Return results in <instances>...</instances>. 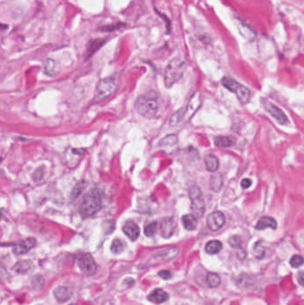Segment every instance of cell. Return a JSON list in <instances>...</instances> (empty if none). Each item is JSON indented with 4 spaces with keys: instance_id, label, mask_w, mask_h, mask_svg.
<instances>
[{
    "instance_id": "32",
    "label": "cell",
    "mask_w": 304,
    "mask_h": 305,
    "mask_svg": "<svg viewBox=\"0 0 304 305\" xmlns=\"http://www.w3.org/2000/svg\"><path fill=\"white\" fill-rule=\"evenodd\" d=\"M104 43H105V40H95L90 41V45H89V48H88V51H89L90 55L94 54L95 51L97 50L100 47L103 45Z\"/></svg>"
},
{
    "instance_id": "11",
    "label": "cell",
    "mask_w": 304,
    "mask_h": 305,
    "mask_svg": "<svg viewBox=\"0 0 304 305\" xmlns=\"http://www.w3.org/2000/svg\"><path fill=\"white\" fill-rule=\"evenodd\" d=\"M84 153H85V150L75 149L71 147L67 148V150L65 152V162L67 165L70 166V168L77 165L81 156L84 155Z\"/></svg>"
},
{
    "instance_id": "39",
    "label": "cell",
    "mask_w": 304,
    "mask_h": 305,
    "mask_svg": "<svg viewBox=\"0 0 304 305\" xmlns=\"http://www.w3.org/2000/svg\"><path fill=\"white\" fill-rule=\"evenodd\" d=\"M111 305V302H110V301H108V302H105V305Z\"/></svg>"
},
{
    "instance_id": "2",
    "label": "cell",
    "mask_w": 304,
    "mask_h": 305,
    "mask_svg": "<svg viewBox=\"0 0 304 305\" xmlns=\"http://www.w3.org/2000/svg\"><path fill=\"white\" fill-rule=\"evenodd\" d=\"M101 208V196L97 190L89 192L80 206V213L82 218H90L95 216Z\"/></svg>"
},
{
    "instance_id": "30",
    "label": "cell",
    "mask_w": 304,
    "mask_h": 305,
    "mask_svg": "<svg viewBox=\"0 0 304 305\" xmlns=\"http://www.w3.org/2000/svg\"><path fill=\"white\" fill-rule=\"evenodd\" d=\"M85 187L86 183L84 181H80V182H79L77 185L75 186L73 190L70 193V198H72V199L77 198V197L83 192Z\"/></svg>"
},
{
    "instance_id": "37",
    "label": "cell",
    "mask_w": 304,
    "mask_h": 305,
    "mask_svg": "<svg viewBox=\"0 0 304 305\" xmlns=\"http://www.w3.org/2000/svg\"><path fill=\"white\" fill-rule=\"evenodd\" d=\"M251 186H252V180L250 179H244L241 182V187L243 188H249Z\"/></svg>"
},
{
    "instance_id": "26",
    "label": "cell",
    "mask_w": 304,
    "mask_h": 305,
    "mask_svg": "<svg viewBox=\"0 0 304 305\" xmlns=\"http://www.w3.org/2000/svg\"><path fill=\"white\" fill-rule=\"evenodd\" d=\"M221 83H222V85L224 86L226 89H228L230 91L234 92V93L240 84L237 81H235V80L231 79V78H229V77L223 78L222 80H221Z\"/></svg>"
},
{
    "instance_id": "8",
    "label": "cell",
    "mask_w": 304,
    "mask_h": 305,
    "mask_svg": "<svg viewBox=\"0 0 304 305\" xmlns=\"http://www.w3.org/2000/svg\"><path fill=\"white\" fill-rule=\"evenodd\" d=\"M226 218L224 214L219 211L211 212L207 217V226L211 231H218L220 230L224 226Z\"/></svg>"
},
{
    "instance_id": "17",
    "label": "cell",
    "mask_w": 304,
    "mask_h": 305,
    "mask_svg": "<svg viewBox=\"0 0 304 305\" xmlns=\"http://www.w3.org/2000/svg\"><path fill=\"white\" fill-rule=\"evenodd\" d=\"M214 144L218 147H231L236 144V140L231 136H220L215 139Z\"/></svg>"
},
{
    "instance_id": "23",
    "label": "cell",
    "mask_w": 304,
    "mask_h": 305,
    "mask_svg": "<svg viewBox=\"0 0 304 305\" xmlns=\"http://www.w3.org/2000/svg\"><path fill=\"white\" fill-rule=\"evenodd\" d=\"M223 186V178L220 174H214L210 179V188L214 192H218Z\"/></svg>"
},
{
    "instance_id": "35",
    "label": "cell",
    "mask_w": 304,
    "mask_h": 305,
    "mask_svg": "<svg viewBox=\"0 0 304 305\" xmlns=\"http://www.w3.org/2000/svg\"><path fill=\"white\" fill-rule=\"evenodd\" d=\"M156 230H157V223L152 222L145 227L144 232H145V235L146 236H153L155 235Z\"/></svg>"
},
{
    "instance_id": "34",
    "label": "cell",
    "mask_w": 304,
    "mask_h": 305,
    "mask_svg": "<svg viewBox=\"0 0 304 305\" xmlns=\"http://www.w3.org/2000/svg\"><path fill=\"white\" fill-rule=\"evenodd\" d=\"M304 263V259L303 256L301 255H294L291 260H290V264L294 268H299Z\"/></svg>"
},
{
    "instance_id": "13",
    "label": "cell",
    "mask_w": 304,
    "mask_h": 305,
    "mask_svg": "<svg viewBox=\"0 0 304 305\" xmlns=\"http://www.w3.org/2000/svg\"><path fill=\"white\" fill-rule=\"evenodd\" d=\"M123 232L131 241H136L140 235V229L138 224L133 221H128L123 226Z\"/></svg>"
},
{
    "instance_id": "6",
    "label": "cell",
    "mask_w": 304,
    "mask_h": 305,
    "mask_svg": "<svg viewBox=\"0 0 304 305\" xmlns=\"http://www.w3.org/2000/svg\"><path fill=\"white\" fill-rule=\"evenodd\" d=\"M78 266L82 273L86 276L94 275L96 270L95 260L90 254L80 255L78 258Z\"/></svg>"
},
{
    "instance_id": "22",
    "label": "cell",
    "mask_w": 304,
    "mask_h": 305,
    "mask_svg": "<svg viewBox=\"0 0 304 305\" xmlns=\"http://www.w3.org/2000/svg\"><path fill=\"white\" fill-rule=\"evenodd\" d=\"M222 249V243L219 240H211L205 245V251L209 255H216Z\"/></svg>"
},
{
    "instance_id": "7",
    "label": "cell",
    "mask_w": 304,
    "mask_h": 305,
    "mask_svg": "<svg viewBox=\"0 0 304 305\" xmlns=\"http://www.w3.org/2000/svg\"><path fill=\"white\" fill-rule=\"evenodd\" d=\"M202 105V97L199 92H195L194 95L191 96L188 104L185 108L184 116L182 122H187L195 115V113L198 111L200 106Z\"/></svg>"
},
{
    "instance_id": "5",
    "label": "cell",
    "mask_w": 304,
    "mask_h": 305,
    "mask_svg": "<svg viewBox=\"0 0 304 305\" xmlns=\"http://www.w3.org/2000/svg\"><path fill=\"white\" fill-rule=\"evenodd\" d=\"M190 200L191 204V211L192 214L196 218H201L205 214V201L203 198L202 192L198 187L193 186L189 190Z\"/></svg>"
},
{
    "instance_id": "9",
    "label": "cell",
    "mask_w": 304,
    "mask_h": 305,
    "mask_svg": "<svg viewBox=\"0 0 304 305\" xmlns=\"http://www.w3.org/2000/svg\"><path fill=\"white\" fill-rule=\"evenodd\" d=\"M266 109H267V112L269 113V115H271L274 119H276L280 124L285 125V124L289 123V120H288L286 115L277 105L268 102V103H266Z\"/></svg>"
},
{
    "instance_id": "31",
    "label": "cell",
    "mask_w": 304,
    "mask_h": 305,
    "mask_svg": "<svg viewBox=\"0 0 304 305\" xmlns=\"http://www.w3.org/2000/svg\"><path fill=\"white\" fill-rule=\"evenodd\" d=\"M185 109L178 111L177 113H175L174 115L171 116L170 120V124L171 126L178 125L180 121L183 120V116H184Z\"/></svg>"
},
{
    "instance_id": "19",
    "label": "cell",
    "mask_w": 304,
    "mask_h": 305,
    "mask_svg": "<svg viewBox=\"0 0 304 305\" xmlns=\"http://www.w3.org/2000/svg\"><path fill=\"white\" fill-rule=\"evenodd\" d=\"M205 163L206 169L210 171V172H215L216 170H218V169H219V159L215 155H207L205 157Z\"/></svg>"
},
{
    "instance_id": "38",
    "label": "cell",
    "mask_w": 304,
    "mask_h": 305,
    "mask_svg": "<svg viewBox=\"0 0 304 305\" xmlns=\"http://www.w3.org/2000/svg\"><path fill=\"white\" fill-rule=\"evenodd\" d=\"M298 281L301 285H304V271H301L298 274Z\"/></svg>"
},
{
    "instance_id": "24",
    "label": "cell",
    "mask_w": 304,
    "mask_h": 305,
    "mask_svg": "<svg viewBox=\"0 0 304 305\" xmlns=\"http://www.w3.org/2000/svg\"><path fill=\"white\" fill-rule=\"evenodd\" d=\"M266 254V245L263 241H258L254 246V255L256 259L264 258Z\"/></svg>"
},
{
    "instance_id": "27",
    "label": "cell",
    "mask_w": 304,
    "mask_h": 305,
    "mask_svg": "<svg viewBox=\"0 0 304 305\" xmlns=\"http://www.w3.org/2000/svg\"><path fill=\"white\" fill-rule=\"evenodd\" d=\"M206 281L210 287H217L220 284L221 280H220V277L216 273H208Z\"/></svg>"
},
{
    "instance_id": "4",
    "label": "cell",
    "mask_w": 304,
    "mask_h": 305,
    "mask_svg": "<svg viewBox=\"0 0 304 305\" xmlns=\"http://www.w3.org/2000/svg\"><path fill=\"white\" fill-rule=\"evenodd\" d=\"M117 89V81L115 78H105L100 80L95 90L94 102L98 103L113 95Z\"/></svg>"
},
{
    "instance_id": "29",
    "label": "cell",
    "mask_w": 304,
    "mask_h": 305,
    "mask_svg": "<svg viewBox=\"0 0 304 305\" xmlns=\"http://www.w3.org/2000/svg\"><path fill=\"white\" fill-rule=\"evenodd\" d=\"M177 143H178V138H177V136L170 135L165 137L164 139L161 141L160 145H161V146L167 147V146H170V145L172 146V145H176Z\"/></svg>"
},
{
    "instance_id": "36",
    "label": "cell",
    "mask_w": 304,
    "mask_h": 305,
    "mask_svg": "<svg viewBox=\"0 0 304 305\" xmlns=\"http://www.w3.org/2000/svg\"><path fill=\"white\" fill-rule=\"evenodd\" d=\"M159 276L162 278V279H164V280H170V278H171V272L169 271V270H162V271H160Z\"/></svg>"
},
{
    "instance_id": "28",
    "label": "cell",
    "mask_w": 304,
    "mask_h": 305,
    "mask_svg": "<svg viewBox=\"0 0 304 305\" xmlns=\"http://www.w3.org/2000/svg\"><path fill=\"white\" fill-rule=\"evenodd\" d=\"M124 243L120 239H115L113 241L112 245H111V251L115 254V255H118L121 253L123 249H124Z\"/></svg>"
},
{
    "instance_id": "1",
    "label": "cell",
    "mask_w": 304,
    "mask_h": 305,
    "mask_svg": "<svg viewBox=\"0 0 304 305\" xmlns=\"http://www.w3.org/2000/svg\"><path fill=\"white\" fill-rule=\"evenodd\" d=\"M158 107V95L155 91H149L144 95H140L136 102L137 111L145 118L155 117Z\"/></svg>"
},
{
    "instance_id": "33",
    "label": "cell",
    "mask_w": 304,
    "mask_h": 305,
    "mask_svg": "<svg viewBox=\"0 0 304 305\" xmlns=\"http://www.w3.org/2000/svg\"><path fill=\"white\" fill-rule=\"evenodd\" d=\"M229 244L234 249H241V247H242V239L238 235H233L229 239Z\"/></svg>"
},
{
    "instance_id": "3",
    "label": "cell",
    "mask_w": 304,
    "mask_h": 305,
    "mask_svg": "<svg viewBox=\"0 0 304 305\" xmlns=\"http://www.w3.org/2000/svg\"><path fill=\"white\" fill-rule=\"evenodd\" d=\"M186 70V64L180 57L170 61L164 71V82L167 88H170L182 78Z\"/></svg>"
},
{
    "instance_id": "16",
    "label": "cell",
    "mask_w": 304,
    "mask_h": 305,
    "mask_svg": "<svg viewBox=\"0 0 304 305\" xmlns=\"http://www.w3.org/2000/svg\"><path fill=\"white\" fill-rule=\"evenodd\" d=\"M234 93H235V95L237 96V98H238L241 104L245 105V104L249 103L250 99H251V92H250L249 89H247L246 87L240 84L234 91Z\"/></svg>"
},
{
    "instance_id": "15",
    "label": "cell",
    "mask_w": 304,
    "mask_h": 305,
    "mask_svg": "<svg viewBox=\"0 0 304 305\" xmlns=\"http://www.w3.org/2000/svg\"><path fill=\"white\" fill-rule=\"evenodd\" d=\"M277 227H278L277 220L273 219V218H271V217L263 216V217H261V218L258 220V222H257L255 228H256V230H265V229H267V228H269V229H271V230H276Z\"/></svg>"
},
{
    "instance_id": "25",
    "label": "cell",
    "mask_w": 304,
    "mask_h": 305,
    "mask_svg": "<svg viewBox=\"0 0 304 305\" xmlns=\"http://www.w3.org/2000/svg\"><path fill=\"white\" fill-rule=\"evenodd\" d=\"M44 71L47 75L53 76L56 71V63L53 59H47L44 62Z\"/></svg>"
},
{
    "instance_id": "20",
    "label": "cell",
    "mask_w": 304,
    "mask_h": 305,
    "mask_svg": "<svg viewBox=\"0 0 304 305\" xmlns=\"http://www.w3.org/2000/svg\"><path fill=\"white\" fill-rule=\"evenodd\" d=\"M182 223L186 230H189V231L195 230L197 226V218L193 214H187L182 217Z\"/></svg>"
},
{
    "instance_id": "18",
    "label": "cell",
    "mask_w": 304,
    "mask_h": 305,
    "mask_svg": "<svg viewBox=\"0 0 304 305\" xmlns=\"http://www.w3.org/2000/svg\"><path fill=\"white\" fill-rule=\"evenodd\" d=\"M55 299L59 303H65L70 299V294L69 290L65 286H59L54 290Z\"/></svg>"
},
{
    "instance_id": "10",
    "label": "cell",
    "mask_w": 304,
    "mask_h": 305,
    "mask_svg": "<svg viewBox=\"0 0 304 305\" xmlns=\"http://www.w3.org/2000/svg\"><path fill=\"white\" fill-rule=\"evenodd\" d=\"M176 220L174 218H165L162 220L161 225H160V231L161 235L164 238H170L171 235L174 234L176 230Z\"/></svg>"
},
{
    "instance_id": "12",
    "label": "cell",
    "mask_w": 304,
    "mask_h": 305,
    "mask_svg": "<svg viewBox=\"0 0 304 305\" xmlns=\"http://www.w3.org/2000/svg\"><path fill=\"white\" fill-rule=\"evenodd\" d=\"M36 239L33 237L27 238L25 240L21 242L19 244L15 245L14 246L13 252L14 254L17 255H24L26 253H28L30 249H32L36 245Z\"/></svg>"
},
{
    "instance_id": "14",
    "label": "cell",
    "mask_w": 304,
    "mask_h": 305,
    "mask_svg": "<svg viewBox=\"0 0 304 305\" xmlns=\"http://www.w3.org/2000/svg\"><path fill=\"white\" fill-rule=\"evenodd\" d=\"M169 299V295L165 292V291L157 288L155 290L153 291L149 295H148V300L155 304V305H160L163 304Z\"/></svg>"
},
{
    "instance_id": "21",
    "label": "cell",
    "mask_w": 304,
    "mask_h": 305,
    "mask_svg": "<svg viewBox=\"0 0 304 305\" xmlns=\"http://www.w3.org/2000/svg\"><path fill=\"white\" fill-rule=\"evenodd\" d=\"M32 262L30 260H21L18 261L15 267H14V270L17 272V273H21V274H24V273H28L30 270L32 269Z\"/></svg>"
},
{
    "instance_id": "40",
    "label": "cell",
    "mask_w": 304,
    "mask_h": 305,
    "mask_svg": "<svg viewBox=\"0 0 304 305\" xmlns=\"http://www.w3.org/2000/svg\"></svg>"
}]
</instances>
